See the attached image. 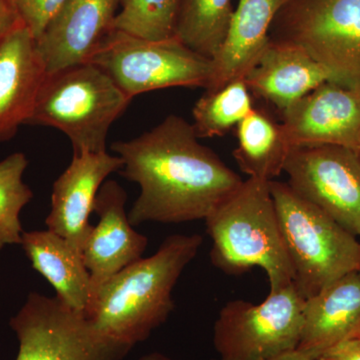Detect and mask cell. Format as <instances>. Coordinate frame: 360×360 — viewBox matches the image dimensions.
<instances>
[{"label": "cell", "instance_id": "6da1fadb", "mask_svg": "<svg viewBox=\"0 0 360 360\" xmlns=\"http://www.w3.org/2000/svg\"><path fill=\"white\" fill-rule=\"evenodd\" d=\"M198 139L193 124L172 115L155 129L111 146L123 161L120 174L141 187L129 213L134 226L205 219L243 184Z\"/></svg>", "mask_w": 360, "mask_h": 360}, {"label": "cell", "instance_id": "7a4b0ae2", "mask_svg": "<svg viewBox=\"0 0 360 360\" xmlns=\"http://www.w3.org/2000/svg\"><path fill=\"white\" fill-rule=\"evenodd\" d=\"M202 241L200 234L169 236L155 255L141 258L98 286L85 316L101 335L129 347L148 340L174 310L172 290Z\"/></svg>", "mask_w": 360, "mask_h": 360}, {"label": "cell", "instance_id": "3957f363", "mask_svg": "<svg viewBox=\"0 0 360 360\" xmlns=\"http://www.w3.org/2000/svg\"><path fill=\"white\" fill-rule=\"evenodd\" d=\"M212 239L210 258L231 276L260 267L270 292L292 284V269L284 245L269 180L248 177L231 196L206 217Z\"/></svg>", "mask_w": 360, "mask_h": 360}, {"label": "cell", "instance_id": "277c9868", "mask_svg": "<svg viewBox=\"0 0 360 360\" xmlns=\"http://www.w3.org/2000/svg\"><path fill=\"white\" fill-rule=\"evenodd\" d=\"M292 284L304 300L360 269V243L285 182L270 180Z\"/></svg>", "mask_w": 360, "mask_h": 360}, {"label": "cell", "instance_id": "5b68a950", "mask_svg": "<svg viewBox=\"0 0 360 360\" xmlns=\"http://www.w3.org/2000/svg\"><path fill=\"white\" fill-rule=\"evenodd\" d=\"M130 101L108 73L87 61L46 75L25 124L60 130L73 155L104 153L111 125Z\"/></svg>", "mask_w": 360, "mask_h": 360}, {"label": "cell", "instance_id": "8992f818", "mask_svg": "<svg viewBox=\"0 0 360 360\" xmlns=\"http://www.w3.org/2000/svg\"><path fill=\"white\" fill-rule=\"evenodd\" d=\"M269 40L300 47L335 82L360 87V0H283Z\"/></svg>", "mask_w": 360, "mask_h": 360}, {"label": "cell", "instance_id": "52a82bcc", "mask_svg": "<svg viewBox=\"0 0 360 360\" xmlns=\"http://www.w3.org/2000/svg\"><path fill=\"white\" fill-rule=\"evenodd\" d=\"M89 61L108 73L130 99L170 87L205 89L212 71V59L189 49L176 37L149 40L115 30Z\"/></svg>", "mask_w": 360, "mask_h": 360}, {"label": "cell", "instance_id": "ba28073f", "mask_svg": "<svg viewBox=\"0 0 360 360\" xmlns=\"http://www.w3.org/2000/svg\"><path fill=\"white\" fill-rule=\"evenodd\" d=\"M304 302L291 284L269 292L258 304L226 303L213 330L219 360H271L295 352L302 338Z\"/></svg>", "mask_w": 360, "mask_h": 360}, {"label": "cell", "instance_id": "9c48e42d", "mask_svg": "<svg viewBox=\"0 0 360 360\" xmlns=\"http://www.w3.org/2000/svg\"><path fill=\"white\" fill-rule=\"evenodd\" d=\"M9 324L20 341L16 360H124L134 348L101 335L56 296L30 293Z\"/></svg>", "mask_w": 360, "mask_h": 360}, {"label": "cell", "instance_id": "30bf717a", "mask_svg": "<svg viewBox=\"0 0 360 360\" xmlns=\"http://www.w3.org/2000/svg\"><path fill=\"white\" fill-rule=\"evenodd\" d=\"M283 172L298 195L360 236V155L335 146L291 148Z\"/></svg>", "mask_w": 360, "mask_h": 360}, {"label": "cell", "instance_id": "8fae6325", "mask_svg": "<svg viewBox=\"0 0 360 360\" xmlns=\"http://www.w3.org/2000/svg\"><path fill=\"white\" fill-rule=\"evenodd\" d=\"M290 148L335 146L360 150V87L324 82L283 115Z\"/></svg>", "mask_w": 360, "mask_h": 360}, {"label": "cell", "instance_id": "7c38bea8", "mask_svg": "<svg viewBox=\"0 0 360 360\" xmlns=\"http://www.w3.org/2000/svg\"><path fill=\"white\" fill-rule=\"evenodd\" d=\"M127 193L115 180L103 182L94 201L98 224L92 225L82 248L91 279V293L111 276L142 258L148 239L130 224ZM91 296V295H90Z\"/></svg>", "mask_w": 360, "mask_h": 360}, {"label": "cell", "instance_id": "4fadbf2b", "mask_svg": "<svg viewBox=\"0 0 360 360\" xmlns=\"http://www.w3.org/2000/svg\"><path fill=\"white\" fill-rule=\"evenodd\" d=\"M122 0H68L37 41L46 75L87 63L113 30Z\"/></svg>", "mask_w": 360, "mask_h": 360}, {"label": "cell", "instance_id": "5bb4252c", "mask_svg": "<svg viewBox=\"0 0 360 360\" xmlns=\"http://www.w3.org/2000/svg\"><path fill=\"white\" fill-rule=\"evenodd\" d=\"M123 161L108 151L73 155L70 165L54 181L51 210L45 219L47 229L68 240L82 255L92 225L89 217L106 177L120 172Z\"/></svg>", "mask_w": 360, "mask_h": 360}, {"label": "cell", "instance_id": "9a60e30c", "mask_svg": "<svg viewBox=\"0 0 360 360\" xmlns=\"http://www.w3.org/2000/svg\"><path fill=\"white\" fill-rule=\"evenodd\" d=\"M45 77L37 41L26 26L0 40V142L11 141L27 122Z\"/></svg>", "mask_w": 360, "mask_h": 360}, {"label": "cell", "instance_id": "2e32d148", "mask_svg": "<svg viewBox=\"0 0 360 360\" xmlns=\"http://www.w3.org/2000/svg\"><path fill=\"white\" fill-rule=\"evenodd\" d=\"M250 94L272 104L283 115L319 85L335 82L321 63L295 45L270 41L245 78Z\"/></svg>", "mask_w": 360, "mask_h": 360}, {"label": "cell", "instance_id": "e0dca14e", "mask_svg": "<svg viewBox=\"0 0 360 360\" xmlns=\"http://www.w3.org/2000/svg\"><path fill=\"white\" fill-rule=\"evenodd\" d=\"M283 2L238 0L224 42L212 58V77L205 91L245 80L269 44L270 27Z\"/></svg>", "mask_w": 360, "mask_h": 360}, {"label": "cell", "instance_id": "ac0fdd59", "mask_svg": "<svg viewBox=\"0 0 360 360\" xmlns=\"http://www.w3.org/2000/svg\"><path fill=\"white\" fill-rule=\"evenodd\" d=\"M360 336V271L350 272L307 298L297 352L315 360L328 348Z\"/></svg>", "mask_w": 360, "mask_h": 360}, {"label": "cell", "instance_id": "d6986e66", "mask_svg": "<svg viewBox=\"0 0 360 360\" xmlns=\"http://www.w3.org/2000/svg\"><path fill=\"white\" fill-rule=\"evenodd\" d=\"M20 245L33 269L53 286L56 297L70 309L84 312L91 295V279L82 253L49 229L23 231Z\"/></svg>", "mask_w": 360, "mask_h": 360}, {"label": "cell", "instance_id": "ffe728a7", "mask_svg": "<svg viewBox=\"0 0 360 360\" xmlns=\"http://www.w3.org/2000/svg\"><path fill=\"white\" fill-rule=\"evenodd\" d=\"M236 135L238 146L232 155L241 172L269 181L283 174L291 148L281 123L253 108L238 123Z\"/></svg>", "mask_w": 360, "mask_h": 360}, {"label": "cell", "instance_id": "44dd1931", "mask_svg": "<svg viewBox=\"0 0 360 360\" xmlns=\"http://www.w3.org/2000/svg\"><path fill=\"white\" fill-rule=\"evenodd\" d=\"M233 11L231 0H180L175 37L212 59L224 42Z\"/></svg>", "mask_w": 360, "mask_h": 360}, {"label": "cell", "instance_id": "7402d4cb", "mask_svg": "<svg viewBox=\"0 0 360 360\" xmlns=\"http://www.w3.org/2000/svg\"><path fill=\"white\" fill-rule=\"evenodd\" d=\"M245 80H236L214 91H205L193 110L198 139L224 136L253 110Z\"/></svg>", "mask_w": 360, "mask_h": 360}, {"label": "cell", "instance_id": "603a6c76", "mask_svg": "<svg viewBox=\"0 0 360 360\" xmlns=\"http://www.w3.org/2000/svg\"><path fill=\"white\" fill-rule=\"evenodd\" d=\"M27 165L22 153H14L0 160V250L21 243L25 231L20 212L33 198L32 189L23 181Z\"/></svg>", "mask_w": 360, "mask_h": 360}, {"label": "cell", "instance_id": "cb8c5ba5", "mask_svg": "<svg viewBox=\"0 0 360 360\" xmlns=\"http://www.w3.org/2000/svg\"><path fill=\"white\" fill-rule=\"evenodd\" d=\"M180 0H122L113 30L149 40L175 37Z\"/></svg>", "mask_w": 360, "mask_h": 360}, {"label": "cell", "instance_id": "d4e9b609", "mask_svg": "<svg viewBox=\"0 0 360 360\" xmlns=\"http://www.w3.org/2000/svg\"><path fill=\"white\" fill-rule=\"evenodd\" d=\"M68 0H14L23 25L39 39L52 18Z\"/></svg>", "mask_w": 360, "mask_h": 360}, {"label": "cell", "instance_id": "484cf974", "mask_svg": "<svg viewBox=\"0 0 360 360\" xmlns=\"http://www.w3.org/2000/svg\"><path fill=\"white\" fill-rule=\"evenodd\" d=\"M315 360H360V336L328 348Z\"/></svg>", "mask_w": 360, "mask_h": 360}, {"label": "cell", "instance_id": "4316f807", "mask_svg": "<svg viewBox=\"0 0 360 360\" xmlns=\"http://www.w3.org/2000/svg\"><path fill=\"white\" fill-rule=\"evenodd\" d=\"M23 25L14 0H0V40Z\"/></svg>", "mask_w": 360, "mask_h": 360}, {"label": "cell", "instance_id": "83f0119b", "mask_svg": "<svg viewBox=\"0 0 360 360\" xmlns=\"http://www.w3.org/2000/svg\"><path fill=\"white\" fill-rule=\"evenodd\" d=\"M271 360H312L307 355L300 354V352L295 350V352H288V354L281 355V356L276 357V359Z\"/></svg>", "mask_w": 360, "mask_h": 360}, {"label": "cell", "instance_id": "f1b7e54d", "mask_svg": "<svg viewBox=\"0 0 360 360\" xmlns=\"http://www.w3.org/2000/svg\"><path fill=\"white\" fill-rule=\"evenodd\" d=\"M139 360H174L169 359L167 355L160 354V352H151V354L143 355Z\"/></svg>", "mask_w": 360, "mask_h": 360}, {"label": "cell", "instance_id": "f546056e", "mask_svg": "<svg viewBox=\"0 0 360 360\" xmlns=\"http://www.w3.org/2000/svg\"><path fill=\"white\" fill-rule=\"evenodd\" d=\"M359 155H360V150H359Z\"/></svg>", "mask_w": 360, "mask_h": 360}, {"label": "cell", "instance_id": "4dcf8cb0", "mask_svg": "<svg viewBox=\"0 0 360 360\" xmlns=\"http://www.w3.org/2000/svg\"><path fill=\"white\" fill-rule=\"evenodd\" d=\"M359 271H360V269H359Z\"/></svg>", "mask_w": 360, "mask_h": 360}]
</instances>
